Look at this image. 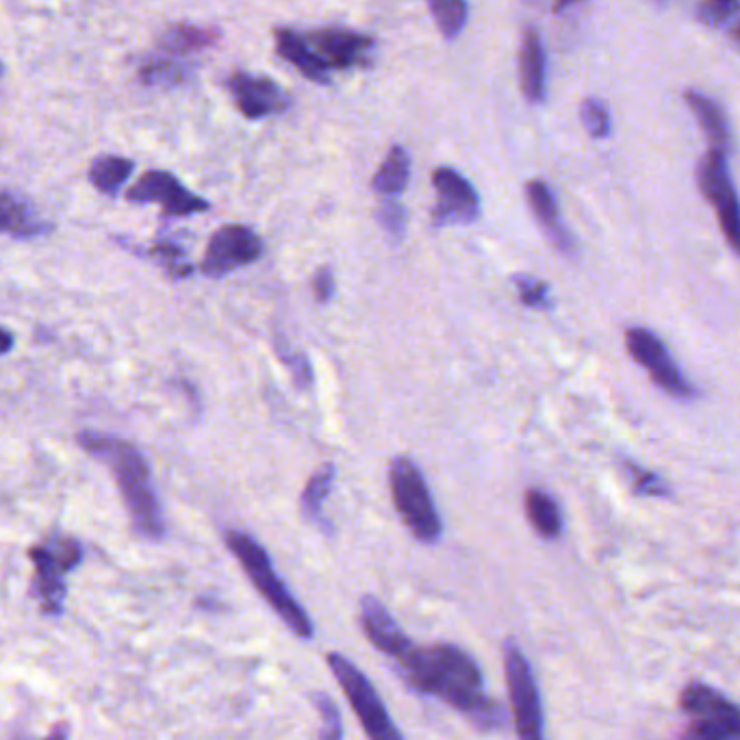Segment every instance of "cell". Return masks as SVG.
I'll return each instance as SVG.
<instances>
[{"instance_id": "obj_1", "label": "cell", "mask_w": 740, "mask_h": 740, "mask_svg": "<svg viewBox=\"0 0 740 740\" xmlns=\"http://www.w3.org/2000/svg\"><path fill=\"white\" fill-rule=\"evenodd\" d=\"M402 680L422 695H435L458 710L480 732H497L506 712L484 693V680L476 660L456 645H413L395 660Z\"/></svg>"}, {"instance_id": "obj_2", "label": "cell", "mask_w": 740, "mask_h": 740, "mask_svg": "<svg viewBox=\"0 0 740 740\" xmlns=\"http://www.w3.org/2000/svg\"><path fill=\"white\" fill-rule=\"evenodd\" d=\"M77 441L88 454L111 470L135 532L148 541H161L166 536V520L144 454L127 438L93 431L79 433Z\"/></svg>"}, {"instance_id": "obj_3", "label": "cell", "mask_w": 740, "mask_h": 740, "mask_svg": "<svg viewBox=\"0 0 740 740\" xmlns=\"http://www.w3.org/2000/svg\"><path fill=\"white\" fill-rule=\"evenodd\" d=\"M224 541L233 556L241 563L248 578L253 580L255 589L265 598V602L274 609V612L283 619V623L303 641L313 639V623L306 614V610L296 602V598L289 593L285 582L276 575L272 561L265 552L262 543L239 530H228L224 534Z\"/></svg>"}, {"instance_id": "obj_4", "label": "cell", "mask_w": 740, "mask_h": 740, "mask_svg": "<svg viewBox=\"0 0 740 740\" xmlns=\"http://www.w3.org/2000/svg\"><path fill=\"white\" fill-rule=\"evenodd\" d=\"M389 482L393 504L411 534L422 543H436L441 539L443 523L420 467L413 461L397 456L389 467Z\"/></svg>"}, {"instance_id": "obj_5", "label": "cell", "mask_w": 740, "mask_h": 740, "mask_svg": "<svg viewBox=\"0 0 740 740\" xmlns=\"http://www.w3.org/2000/svg\"><path fill=\"white\" fill-rule=\"evenodd\" d=\"M691 717L682 740H740V706L708 684H689L680 695Z\"/></svg>"}, {"instance_id": "obj_6", "label": "cell", "mask_w": 740, "mask_h": 740, "mask_svg": "<svg viewBox=\"0 0 740 740\" xmlns=\"http://www.w3.org/2000/svg\"><path fill=\"white\" fill-rule=\"evenodd\" d=\"M326 662L348 697L349 706L369 740H404L402 732L393 726L383 699L372 682L358 671V667L342 653H328Z\"/></svg>"}, {"instance_id": "obj_7", "label": "cell", "mask_w": 740, "mask_h": 740, "mask_svg": "<svg viewBox=\"0 0 740 740\" xmlns=\"http://www.w3.org/2000/svg\"><path fill=\"white\" fill-rule=\"evenodd\" d=\"M36 565V595L46 614H61L68 586L63 575L83 561V547L70 536H50L29 552Z\"/></svg>"}, {"instance_id": "obj_8", "label": "cell", "mask_w": 740, "mask_h": 740, "mask_svg": "<svg viewBox=\"0 0 740 740\" xmlns=\"http://www.w3.org/2000/svg\"><path fill=\"white\" fill-rule=\"evenodd\" d=\"M504 673L509 695L515 714V730L520 740H545L543 737V708L534 673L522 650L513 643L504 652Z\"/></svg>"}, {"instance_id": "obj_9", "label": "cell", "mask_w": 740, "mask_h": 740, "mask_svg": "<svg viewBox=\"0 0 740 740\" xmlns=\"http://www.w3.org/2000/svg\"><path fill=\"white\" fill-rule=\"evenodd\" d=\"M697 180L701 194L717 211V218L728 244L737 255H740V200L730 176L726 152L710 148L699 166Z\"/></svg>"}, {"instance_id": "obj_10", "label": "cell", "mask_w": 740, "mask_h": 740, "mask_svg": "<svg viewBox=\"0 0 740 740\" xmlns=\"http://www.w3.org/2000/svg\"><path fill=\"white\" fill-rule=\"evenodd\" d=\"M625 348L630 356L641 363L653 383L669 395L678 399H691L695 397V389L691 381L682 374L678 363L671 358V354L664 348V344L648 328H628L625 333Z\"/></svg>"}, {"instance_id": "obj_11", "label": "cell", "mask_w": 740, "mask_h": 740, "mask_svg": "<svg viewBox=\"0 0 740 740\" xmlns=\"http://www.w3.org/2000/svg\"><path fill=\"white\" fill-rule=\"evenodd\" d=\"M127 200L132 205H161L164 214L170 218L198 216L211 209L205 198L189 191L175 175L166 170H148L127 191Z\"/></svg>"}, {"instance_id": "obj_12", "label": "cell", "mask_w": 740, "mask_h": 740, "mask_svg": "<svg viewBox=\"0 0 740 740\" xmlns=\"http://www.w3.org/2000/svg\"><path fill=\"white\" fill-rule=\"evenodd\" d=\"M262 255V237L250 226L226 224L209 239L200 269L211 278H221L244 265L259 262Z\"/></svg>"}, {"instance_id": "obj_13", "label": "cell", "mask_w": 740, "mask_h": 740, "mask_svg": "<svg viewBox=\"0 0 740 740\" xmlns=\"http://www.w3.org/2000/svg\"><path fill=\"white\" fill-rule=\"evenodd\" d=\"M433 185L438 194L433 224H472L480 216V196L474 185L452 168H436L433 172Z\"/></svg>"}, {"instance_id": "obj_14", "label": "cell", "mask_w": 740, "mask_h": 740, "mask_svg": "<svg viewBox=\"0 0 740 740\" xmlns=\"http://www.w3.org/2000/svg\"><path fill=\"white\" fill-rule=\"evenodd\" d=\"M226 88L230 91L237 109L248 120H262L278 116L292 107V96L267 77H255L248 72H235L228 77Z\"/></svg>"}, {"instance_id": "obj_15", "label": "cell", "mask_w": 740, "mask_h": 740, "mask_svg": "<svg viewBox=\"0 0 740 740\" xmlns=\"http://www.w3.org/2000/svg\"><path fill=\"white\" fill-rule=\"evenodd\" d=\"M308 45L313 50L328 63V68L335 70H349V68H363L369 63V57L376 48V40L372 36L328 27L317 29L306 36Z\"/></svg>"}, {"instance_id": "obj_16", "label": "cell", "mask_w": 740, "mask_h": 740, "mask_svg": "<svg viewBox=\"0 0 740 740\" xmlns=\"http://www.w3.org/2000/svg\"><path fill=\"white\" fill-rule=\"evenodd\" d=\"M361 625H363V632L369 639V643L378 652L393 658V662L399 660L415 645L395 623L387 606L381 600H376L374 595H365L361 600Z\"/></svg>"}, {"instance_id": "obj_17", "label": "cell", "mask_w": 740, "mask_h": 740, "mask_svg": "<svg viewBox=\"0 0 740 740\" xmlns=\"http://www.w3.org/2000/svg\"><path fill=\"white\" fill-rule=\"evenodd\" d=\"M525 198H527V205H530L534 218L541 224L545 235L550 237V241L561 253L571 255L575 250V241L561 219V209H559V200H556L554 191L543 180H530L525 185Z\"/></svg>"}, {"instance_id": "obj_18", "label": "cell", "mask_w": 740, "mask_h": 740, "mask_svg": "<svg viewBox=\"0 0 740 740\" xmlns=\"http://www.w3.org/2000/svg\"><path fill=\"white\" fill-rule=\"evenodd\" d=\"M274 42L278 55L289 61L305 79L313 83L328 86L330 83V68L328 63L313 50L303 33L292 31V29H276L274 31Z\"/></svg>"}, {"instance_id": "obj_19", "label": "cell", "mask_w": 740, "mask_h": 740, "mask_svg": "<svg viewBox=\"0 0 740 740\" xmlns=\"http://www.w3.org/2000/svg\"><path fill=\"white\" fill-rule=\"evenodd\" d=\"M545 77H547V55L536 29H525L520 50V81L523 96L539 105L545 100Z\"/></svg>"}, {"instance_id": "obj_20", "label": "cell", "mask_w": 740, "mask_h": 740, "mask_svg": "<svg viewBox=\"0 0 740 740\" xmlns=\"http://www.w3.org/2000/svg\"><path fill=\"white\" fill-rule=\"evenodd\" d=\"M0 211H2V230L13 239H33L52 230V224L40 218L33 205L24 200L20 194H13L11 189L2 191Z\"/></svg>"}, {"instance_id": "obj_21", "label": "cell", "mask_w": 740, "mask_h": 740, "mask_svg": "<svg viewBox=\"0 0 740 740\" xmlns=\"http://www.w3.org/2000/svg\"><path fill=\"white\" fill-rule=\"evenodd\" d=\"M684 98H687V105L691 107V111L695 114L701 131L708 135L712 150L728 152L732 135H730V125H728L723 109L712 98H708L699 91H687Z\"/></svg>"}, {"instance_id": "obj_22", "label": "cell", "mask_w": 740, "mask_h": 740, "mask_svg": "<svg viewBox=\"0 0 740 740\" xmlns=\"http://www.w3.org/2000/svg\"><path fill=\"white\" fill-rule=\"evenodd\" d=\"M525 513L536 534L543 539H559L563 534V515L552 495L530 489L525 493Z\"/></svg>"}, {"instance_id": "obj_23", "label": "cell", "mask_w": 740, "mask_h": 740, "mask_svg": "<svg viewBox=\"0 0 740 740\" xmlns=\"http://www.w3.org/2000/svg\"><path fill=\"white\" fill-rule=\"evenodd\" d=\"M408 178H411V157L404 146H393L383 166L372 178V187L381 196L395 198L406 189Z\"/></svg>"}, {"instance_id": "obj_24", "label": "cell", "mask_w": 740, "mask_h": 740, "mask_svg": "<svg viewBox=\"0 0 740 740\" xmlns=\"http://www.w3.org/2000/svg\"><path fill=\"white\" fill-rule=\"evenodd\" d=\"M135 170V164L127 157H118V155H100L98 159L91 161L89 166L88 178L89 182L107 196H116L122 185L129 180V176Z\"/></svg>"}, {"instance_id": "obj_25", "label": "cell", "mask_w": 740, "mask_h": 740, "mask_svg": "<svg viewBox=\"0 0 740 740\" xmlns=\"http://www.w3.org/2000/svg\"><path fill=\"white\" fill-rule=\"evenodd\" d=\"M219 40V31L209 27H196V24H175L170 27L164 38L161 48L175 57V55H187L203 48L216 45Z\"/></svg>"}, {"instance_id": "obj_26", "label": "cell", "mask_w": 740, "mask_h": 740, "mask_svg": "<svg viewBox=\"0 0 740 740\" xmlns=\"http://www.w3.org/2000/svg\"><path fill=\"white\" fill-rule=\"evenodd\" d=\"M139 79L144 86L157 88H178L189 83L191 68L175 57H152L139 68Z\"/></svg>"}, {"instance_id": "obj_27", "label": "cell", "mask_w": 740, "mask_h": 740, "mask_svg": "<svg viewBox=\"0 0 740 740\" xmlns=\"http://www.w3.org/2000/svg\"><path fill=\"white\" fill-rule=\"evenodd\" d=\"M335 465H324L317 474H313L310 480L306 482L305 491H303V497H300V506H303V513H305L306 520L310 522L322 523V525H328L326 520H324V502L333 489V482H335Z\"/></svg>"}, {"instance_id": "obj_28", "label": "cell", "mask_w": 740, "mask_h": 740, "mask_svg": "<svg viewBox=\"0 0 740 740\" xmlns=\"http://www.w3.org/2000/svg\"><path fill=\"white\" fill-rule=\"evenodd\" d=\"M435 16L436 27L445 40H456L467 24L470 7L463 0H435L428 4Z\"/></svg>"}, {"instance_id": "obj_29", "label": "cell", "mask_w": 740, "mask_h": 740, "mask_svg": "<svg viewBox=\"0 0 740 740\" xmlns=\"http://www.w3.org/2000/svg\"><path fill=\"white\" fill-rule=\"evenodd\" d=\"M310 701L315 703L319 719H322V728H319V740H344V721H342V712L337 708V703L333 701V697L315 691L310 693Z\"/></svg>"}, {"instance_id": "obj_30", "label": "cell", "mask_w": 740, "mask_h": 740, "mask_svg": "<svg viewBox=\"0 0 740 740\" xmlns=\"http://www.w3.org/2000/svg\"><path fill=\"white\" fill-rule=\"evenodd\" d=\"M150 257L159 259L172 278H185L194 272V267L189 263H185V257H187L185 248L178 246L176 241H164V239L157 241L150 250Z\"/></svg>"}, {"instance_id": "obj_31", "label": "cell", "mask_w": 740, "mask_h": 740, "mask_svg": "<svg viewBox=\"0 0 740 740\" xmlns=\"http://www.w3.org/2000/svg\"><path fill=\"white\" fill-rule=\"evenodd\" d=\"M580 118H582L584 129L589 131V135H593L595 139L609 137L612 122H610L609 107L602 100L586 98L580 107Z\"/></svg>"}, {"instance_id": "obj_32", "label": "cell", "mask_w": 740, "mask_h": 740, "mask_svg": "<svg viewBox=\"0 0 740 740\" xmlns=\"http://www.w3.org/2000/svg\"><path fill=\"white\" fill-rule=\"evenodd\" d=\"M625 474L628 478L632 482V489L639 493V495H648V497H667L671 493L669 484L660 476H655L652 472L648 470H641L639 465H632V463H625Z\"/></svg>"}, {"instance_id": "obj_33", "label": "cell", "mask_w": 740, "mask_h": 740, "mask_svg": "<svg viewBox=\"0 0 740 740\" xmlns=\"http://www.w3.org/2000/svg\"><path fill=\"white\" fill-rule=\"evenodd\" d=\"M740 13V2L734 0H710L697 7V18L708 27H721Z\"/></svg>"}, {"instance_id": "obj_34", "label": "cell", "mask_w": 740, "mask_h": 740, "mask_svg": "<svg viewBox=\"0 0 740 740\" xmlns=\"http://www.w3.org/2000/svg\"><path fill=\"white\" fill-rule=\"evenodd\" d=\"M515 285L520 292V298L530 308H545L550 300V289L545 283H541L534 276H515Z\"/></svg>"}, {"instance_id": "obj_35", "label": "cell", "mask_w": 740, "mask_h": 740, "mask_svg": "<svg viewBox=\"0 0 740 740\" xmlns=\"http://www.w3.org/2000/svg\"><path fill=\"white\" fill-rule=\"evenodd\" d=\"M276 354L287 365V369L292 372V376L300 389H306L313 383V367L303 352H287L285 346H280V348H276Z\"/></svg>"}, {"instance_id": "obj_36", "label": "cell", "mask_w": 740, "mask_h": 740, "mask_svg": "<svg viewBox=\"0 0 740 740\" xmlns=\"http://www.w3.org/2000/svg\"><path fill=\"white\" fill-rule=\"evenodd\" d=\"M378 219L383 224V228L392 235L393 239H402L404 235V228H406V211L402 205L397 203H385L378 211Z\"/></svg>"}, {"instance_id": "obj_37", "label": "cell", "mask_w": 740, "mask_h": 740, "mask_svg": "<svg viewBox=\"0 0 740 740\" xmlns=\"http://www.w3.org/2000/svg\"><path fill=\"white\" fill-rule=\"evenodd\" d=\"M313 292H315V298L317 303H328L335 294V276H333V269L330 267H319L315 278H313Z\"/></svg>"}, {"instance_id": "obj_38", "label": "cell", "mask_w": 740, "mask_h": 740, "mask_svg": "<svg viewBox=\"0 0 740 740\" xmlns=\"http://www.w3.org/2000/svg\"><path fill=\"white\" fill-rule=\"evenodd\" d=\"M70 739V728L66 726V723H59L52 732H50V737L46 740H68Z\"/></svg>"}, {"instance_id": "obj_39", "label": "cell", "mask_w": 740, "mask_h": 740, "mask_svg": "<svg viewBox=\"0 0 740 740\" xmlns=\"http://www.w3.org/2000/svg\"><path fill=\"white\" fill-rule=\"evenodd\" d=\"M13 346V337L9 328H2V354H9V349Z\"/></svg>"}, {"instance_id": "obj_40", "label": "cell", "mask_w": 740, "mask_h": 740, "mask_svg": "<svg viewBox=\"0 0 740 740\" xmlns=\"http://www.w3.org/2000/svg\"><path fill=\"white\" fill-rule=\"evenodd\" d=\"M732 33H734V40L740 45V24H737V27L732 29Z\"/></svg>"}]
</instances>
